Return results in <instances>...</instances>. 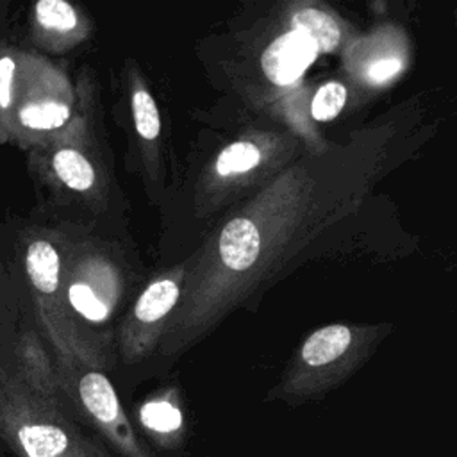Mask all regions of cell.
I'll return each instance as SVG.
<instances>
[{
	"instance_id": "16",
	"label": "cell",
	"mask_w": 457,
	"mask_h": 457,
	"mask_svg": "<svg viewBox=\"0 0 457 457\" xmlns=\"http://www.w3.org/2000/svg\"><path fill=\"white\" fill-rule=\"evenodd\" d=\"M37 23L52 32L70 34L79 27V16L73 5L64 0H39L34 7Z\"/></svg>"
},
{
	"instance_id": "8",
	"label": "cell",
	"mask_w": 457,
	"mask_h": 457,
	"mask_svg": "<svg viewBox=\"0 0 457 457\" xmlns=\"http://www.w3.org/2000/svg\"><path fill=\"white\" fill-rule=\"evenodd\" d=\"M316 57L318 50L307 36L287 30L264 48L259 64L273 86H289L303 75Z\"/></svg>"
},
{
	"instance_id": "3",
	"label": "cell",
	"mask_w": 457,
	"mask_h": 457,
	"mask_svg": "<svg viewBox=\"0 0 457 457\" xmlns=\"http://www.w3.org/2000/svg\"><path fill=\"white\" fill-rule=\"evenodd\" d=\"M300 148L296 137L277 130H248L232 139L196 180V214L207 216L241 195L261 189L302 155Z\"/></svg>"
},
{
	"instance_id": "2",
	"label": "cell",
	"mask_w": 457,
	"mask_h": 457,
	"mask_svg": "<svg viewBox=\"0 0 457 457\" xmlns=\"http://www.w3.org/2000/svg\"><path fill=\"white\" fill-rule=\"evenodd\" d=\"M389 328V325L357 323H330L316 328L295 352L271 396L287 403L321 398L371 357Z\"/></svg>"
},
{
	"instance_id": "14",
	"label": "cell",
	"mask_w": 457,
	"mask_h": 457,
	"mask_svg": "<svg viewBox=\"0 0 457 457\" xmlns=\"http://www.w3.org/2000/svg\"><path fill=\"white\" fill-rule=\"evenodd\" d=\"M71 118V109L66 102L45 100L25 105L20 111V121L36 130H54L68 123Z\"/></svg>"
},
{
	"instance_id": "17",
	"label": "cell",
	"mask_w": 457,
	"mask_h": 457,
	"mask_svg": "<svg viewBox=\"0 0 457 457\" xmlns=\"http://www.w3.org/2000/svg\"><path fill=\"white\" fill-rule=\"evenodd\" d=\"M14 75V61L11 57H0V107H7L11 102V86Z\"/></svg>"
},
{
	"instance_id": "13",
	"label": "cell",
	"mask_w": 457,
	"mask_h": 457,
	"mask_svg": "<svg viewBox=\"0 0 457 457\" xmlns=\"http://www.w3.org/2000/svg\"><path fill=\"white\" fill-rule=\"evenodd\" d=\"M52 168L57 179L71 191L87 193L96 187L98 173L93 162L77 148L62 146L52 155Z\"/></svg>"
},
{
	"instance_id": "10",
	"label": "cell",
	"mask_w": 457,
	"mask_h": 457,
	"mask_svg": "<svg viewBox=\"0 0 457 457\" xmlns=\"http://www.w3.org/2000/svg\"><path fill=\"white\" fill-rule=\"evenodd\" d=\"M289 30L307 36L320 54H332L346 43L345 21L318 4H300L289 16Z\"/></svg>"
},
{
	"instance_id": "12",
	"label": "cell",
	"mask_w": 457,
	"mask_h": 457,
	"mask_svg": "<svg viewBox=\"0 0 457 457\" xmlns=\"http://www.w3.org/2000/svg\"><path fill=\"white\" fill-rule=\"evenodd\" d=\"M27 275L43 296L52 295L59 287L61 280V257L55 246L45 239H37L30 243L25 255Z\"/></svg>"
},
{
	"instance_id": "18",
	"label": "cell",
	"mask_w": 457,
	"mask_h": 457,
	"mask_svg": "<svg viewBox=\"0 0 457 457\" xmlns=\"http://www.w3.org/2000/svg\"><path fill=\"white\" fill-rule=\"evenodd\" d=\"M0 457H4V453H0Z\"/></svg>"
},
{
	"instance_id": "1",
	"label": "cell",
	"mask_w": 457,
	"mask_h": 457,
	"mask_svg": "<svg viewBox=\"0 0 457 457\" xmlns=\"http://www.w3.org/2000/svg\"><path fill=\"white\" fill-rule=\"evenodd\" d=\"M391 125L323 145L257 189L223 218L186 261L180 300L157 352L173 357L270 287L287 264L355 214L393 157Z\"/></svg>"
},
{
	"instance_id": "9",
	"label": "cell",
	"mask_w": 457,
	"mask_h": 457,
	"mask_svg": "<svg viewBox=\"0 0 457 457\" xmlns=\"http://www.w3.org/2000/svg\"><path fill=\"white\" fill-rule=\"evenodd\" d=\"M137 420L146 436L159 448H177L184 439V412L175 387H168L146 398L137 411Z\"/></svg>"
},
{
	"instance_id": "11",
	"label": "cell",
	"mask_w": 457,
	"mask_h": 457,
	"mask_svg": "<svg viewBox=\"0 0 457 457\" xmlns=\"http://www.w3.org/2000/svg\"><path fill=\"white\" fill-rule=\"evenodd\" d=\"M130 111H132L136 134L143 146L146 166L150 173H155L157 159H159L161 114H159L155 98L148 91L137 70L130 71Z\"/></svg>"
},
{
	"instance_id": "4",
	"label": "cell",
	"mask_w": 457,
	"mask_h": 457,
	"mask_svg": "<svg viewBox=\"0 0 457 457\" xmlns=\"http://www.w3.org/2000/svg\"><path fill=\"white\" fill-rule=\"evenodd\" d=\"M77 362H64L59 389H64L82 416L104 436V439L121 457H152V453L139 441L120 403L114 386L102 373V370L82 366Z\"/></svg>"
},
{
	"instance_id": "7",
	"label": "cell",
	"mask_w": 457,
	"mask_h": 457,
	"mask_svg": "<svg viewBox=\"0 0 457 457\" xmlns=\"http://www.w3.org/2000/svg\"><path fill=\"white\" fill-rule=\"evenodd\" d=\"M121 289L123 286L114 264L107 259H98L91 264L89 278H77L68 286V302L82 318L102 323L109 320Z\"/></svg>"
},
{
	"instance_id": "6",
	"label": "cell",
	"mask_w": 457,
	"mask_h": 457,
	"mask_svg": "<svg viewBox=\"0 0 457 457\" xmlns=\"http://www.w3.org/2000/svg\"><path fill=\"white\" fill-rule=\"evenodd\" d=\"M407 62V41L400 39L398 30H391L387 37L386 32L370 36L353 45V54L346 55L350 73L364 87L387 86L405 71Z\"/></svg>"
},
{
	"instance_id": "5",
	"label": "cell",
	"mask_w": 457,
	"mask_h": 457,
	"mask_svg": "<svg viewBox=\"0 0 457 457\" xmlns=\"http://www.w3.org/2000/svg\"><path fill=\"white\" fill-rule=\"evenodd\" d=\"M186 261L155 277L132 303L120 327V353L123 362L136 364L157 350L168 321L180 300Z\"/></svg>"
},
{
	"instance_id": "15",
	"label": "cell",
	"mask_w": 457,
	"mask_h": 457,
	"mask_svg": "<svg viewBox=\"0 0 457 457\" xmlns=\"http://www.w3.org/2000/svg\"><path fill=\"white\" fill-rule=\"evenodd\" d=\"M348 102V87L345 82L328 80L323 82L311 98V118L320 123L332 121L341 114Z\"/></svg>"
}]
</instances>
